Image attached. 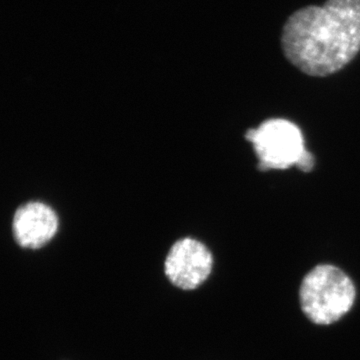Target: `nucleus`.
<instances>
[{"instance_id":"1","label":"nucleus","mask_w":360,"mask_h":360,"mask_svg":"<svg viewBox=\"0 0 360 360\" xmlns=\"http://www.w3.org/2000/svg\"><path fill=\"white\" fill-rule=\"evenodd\" d=\"M281 47L291 65L310 77L342 70L360 51V0L298 9L283 26Z\"/></svg>"},{"instance_id":"2","label":"nucleus","mask_w":360,"mask_h":360,"mask_svg":"<svg viewBox=\"0 0 360 360\" xmlns=\"http://www.w3.org/2000/svg\"><path fill=\"white\" fill-rule=\"evenodd\" d=\"M356 290L352 278L338 267L319 264L303 278L300 290L303 314L319 326L340 321L354 307Z\"/></svg>"},{"instance_id":"3","label":"nucleus","mask_w":360,"mask_h":360,"mask_svg":"<svg viewBox=\"0 0 360 360\" xmlns=\"http://www.w3.org/2000/svg\"><path fill=\"white\" fill-rule=\"evenodd\" d=\"M245 139L252 144L262 172L298 167L309 153L300 127L283 118L265 120L257 129L248 130Z\"/></svg>"},{"instance_id":"4","label":"nucleus","mask_w":360,"mask_h":360,"mask_svg":"<svg viewBox=\"0 0 360 360\" xmlns=\"http://www.w3.org/2000/svg\"><path fill=\"white\" fill-rule=\"evenodd\" d=\"M212 252L200 241L179 239L170 248L165 262V276L176 288L193 290L200 288L210 276Z\"/></svg>"},{"instance_id":"5","label":"nucleus","mask_w":360,"mask_h":360,"mask_svg":"<svg viewBox=\"0 0 360 360\" xmlns=\"http://www.w3.org/2000/svg\"><path fill=\"white\" fill-rule=\"evenodd\" d=\"M58 229V215L45 203L32 201L21 205L14 213L13 236L21 248H44L56 236Z\"/></svg>"}]
</instances>
